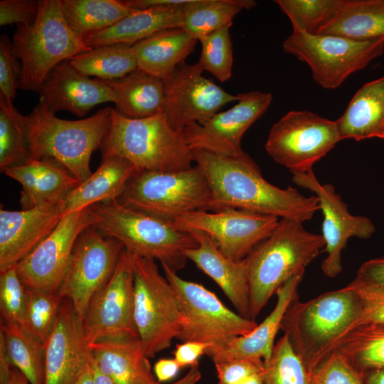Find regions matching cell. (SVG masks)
Segmentation results:
<instances>
[{
	"instance_id": "6da1fadb",
	"label": "cell",
	"mask_w": 384,
	"mask_h": 384,
	"mask_svg": "<svg viewBox=\"0 0 384 384\" xmlns=\"http://www.w3.org/2000/svg\"><path fill=\"white\" fill-rule=\"evenodd\" d=\"M192 154L210 188L209 211L235 208L304 223L319 210L315 195L308 197L295 188H281L269 183L246 153L226 156L192 150Z\"/></svg>"
},
{
	"instance_id": "7a4b0ae2",
	"label": "cell",
	"mask_w": 384,
	"mask_h": 384,
	"mask_svg": "<svg viewBox=\"0 0 384 384\" xmlns=\"http://www.w3.org/2000/svg\"><path fill=\"white\" fill-rule=\"evenodd\" d=\"M303 223L281 218L272 233L244 259L250 292V319L255 320L270 299L295 274L305 271L325 248L321 235Z\"/></svg>"
},
{
	"instance_id": "3957f363",
	"label": "cell",
	"mask_w": 384,
	"mask_h": 384,
	"mask_svg": "<svg viewBox=\"0 0 384 384\" xmlns=\"http://www.w3.org/2000/svg\"><path fill=\"white\" fill-rule=\"evenodd\" d=\"M360 314L358 298L348 284L306 302L294 299L280 330L311 373L356 326Z\"/></svg>"
},
{
	"instance_id": "277c9868",
	"label": "cell",
	"mask_w": 384,
	"mask_h": 384,
	"mask_svg": "<svg viewBox=\"0 0 384 384\" xmlns=\"http://www.w3.org/2000/svg\"><path fill=\"white\" fill-rule=\"evenodd\" d=\"M90 226L120 242L132 255L159 260L177 272L186 265L183 252L198 242L189 232L166 221L136 210L118 200L88 207Z\"/></svg>"
},
{
	"instance_id": "5b68a950",
	"label": "cell",
	"mask_w": 384,
	"mask_h": 384,
	"mask_svg": "<svg viewBox=\"0 0 384 384\" xmlns=\"http://www.w3.org/2000/svg\"><path fill=\"white\" fill-rule=\"evenodd\" d=\"M111 115L112 108L105 107L82 119H62L39 102L26 116L31 157L52 159L84 182L92 174L90 158L108 132Z\"/></svg>"
},
{
	"instance_id": "8992f818",
	"label": "cell",
	"mask_w": 384,
	"mask_h": 384,
	"mask_svg": "<svg viewBox=\"0 0 384 384\" xmlns=\"http://www.w3.org/2000/svg\"><path fill=\"white\" fill-rule=\"evenodd\" d=\"M100 148L102 158L119 156L139 171H175L193 167L192 149L183 132L170 126L164 112L129 119L112 108L109 129Z\"/></svg>"
},
{
	"instance_id": "52a82bcc",
	"label": "cell",
	"mask_w": 384,
	"mask_h": 384,
	"mask_svg": "<svg viewBox=\"0 0 384 384\" xmlns=\"http://www.w3.org/2000/svg\"><path fill=\"white\" fill-rule=\"evenodd\" d=\"M12 43L22 66L18 89L36 92L56 65L92 48L68 24L61 0H41L37 18L17 25Z\"/></svg>"
},
{
	"instance_id": "ba28073f",
	"label": "cell",
	"mask_w": 384,
	"mask_h": 384,
	"mask_svg": "<svg viewBox=\"0 0 384 384\" xmlns=\"http://www.w3.org/2000/svg\"><path fill=\"white\" fill-rule=\"evenodd\" d=\"M118 201L129 208L174 222L191 212L209 211L211 192L196 166L175 171H139Z\"/></svg>"
},
{
	"instance_id": "9c48e42d",
	"label": "cell",
	"mask_w": 384,
	"mask_h": 384,
	"mask_svg": "<svg viewBox=\"0 0 384 384\" xmlns=\"http://www.w3.org/2000/svg\"><path fill=\"white\" fill-rule=\"evenodd\" d=\"M161 267L180 304L182 323L177 338L181 342L208 343V356L257 326L255 320L230 310L204 286L181 278L166 265Z\"/></svg>"
},
{
	"instance_id": "30bf717a",
	"label": "cell",
	"mask_w": 384,
	"mask_h": 384,
	"mask_svg": "<svg viewBox=\"0 0 384 384\" xmlns=\"http://www.w3.org/2000/svg\"><path fill=\"white\" fill-rule=\"evenodd\" d=\"M132 256L134 323L146 354L154 358L177 338L182 323L181 307L156 260Z\"/></svg>"
},
{
	"instance_id": "8fae6325",
	"label": "cell",
	"mask_w": 384,
	"mask_h": 384,
	"mask_svg": "<svg viewBox=\"0 0 384 384\" xmlns=\"http://www.w3.org/2000/svg\"><path fill=\"white\" fill-rule=\"evenodd\" d=\"M282 48L309 65L317 84L334 90L383 53L384 37L356 41L293 30L283 41Z\"/></svg>"
},
{
	"instance_id": "7c38bea8",
	"label": "cell",
	"mask_w": 384,
	"mask_h": 384,
	"mask_svg": "<svg viewBox=\"0 0 384 384\" xmlns=\"http://www.w3.org/2000/svg\"><path fill=\"white\" fill-rule=\"evenodd\" d=\"M341 141L336 121L314 112L290 111L270 129L265 150L292 174L313 170V166Z\"/></svg>"
},
{
	"instance_id": "4fadbf2b",
	"label": "cell",
	"mask_w": 384,
	"mask_h": 384,
	"mask_svg": "<svg viewBox=\"0 0 384 384\" xmlns=\"http://www.w3.org/2000/svg\"><path fill=\"white\" fill-rule=\"evenodd\" d=\"M123 249L120 242L92 226L78 237L57 294L71 303L80 319L112 277Z\"/></svg>"
},
{
	"instance_id": "5bb4252c",
	"label": "cell",
	"mask_w": 384,
	"mask_h": 384,
	"mask_svg": "<svg viewBox=\"0 0 384 384\" xmlns=\"http://www.w3.org/2000/svg\"><path fill=\"white\" fill-rule=\"evenodd\" d=\"M134 302L132 256L124 248L114 273L92 297L81 319L87 344L105 339L139 338Z\"/></svg>"
},
{
	"instance_id": "9a60e30c",
	"label": "cell",
	"mask_w": 384,
	"mask_h": 384,
	"mask_svg": "<svg viewBox=\"0 0 384 384\" xmlns=\"http://www.w3.org/2000/svg\"><path fill=\"white\" fill-rule=\"evenodd\" d=\"M279 221L274 215L227 208L191 212L172 223L186 232L203 233L225 256L240 261L272 233Z\"/></svg>"
},
{
	"instance_id": "2e32d148",
	"label": "cell",
	"mask_w": 384,
	"mask_h": 384,
	"mask_svg": "<svg viewBox=\"0 0 384 384\" xmlns=\"http://www.w3.org/2000/svg\"><path fill=\"white\" fill-rule=\"evenodd\" d=\"M203 71L198 63H183L164 80V114L175 130L182 132L191 124H203L225 105L237 101V95L205 78Z\"/></svg>"
},
{
	"instance_id": "e0dca14e",
	"label": "cell",
	"mask_w": 384,
	"mask_h": 384,
	"mask_svg": "<svg viewBox=\"0 0 384 384\" xmlns=\"http://www.w3.org/2000/svg\"><path fill=\"white\" fill-rule=\"evenodd\" d=\"M272 101L268 92L252 91L238 93L237 103L218 112L203 124H193L183 129L192 150H203L226 156H239L245 152L241 142L247 130L267 111Z\"/></svg>"
},
{
	"instance_id": "ac0fdd59",
	"label": "cell",
	"mask_w": 384,
	"mask_h": 384,
	"mask_svg": "<svg viewBox=\"0 0 384 384\" xmlns=\"http://www.w3.org/2000/svg\"><path fill=\"white\" fill-rule=\"evenodd\" d=\"M90 226L88 208L65 214L55 230L16 266L23 284L57 293L75 242Z\"/></svg>"
},
{
	"instance_id": "d6986e66",
	"label": "cell",
	"mask_w": 384,
	"mask_h": 384,
	"mask_svg": "<svg viewBox=\"0 0 384 384\" xmlns=\"http://www.w3.org/2000/svg\"><path fill=\"white\" fill-rule=\"evenodd\" d=\"M292 181L314 193L322 211V236L327 255L321 264L323 273L334 278L342 271L341 254L348 239L356 237L368 239L375 233L372 221L362 215H353L348 205L331 184L321 183L313 170L305 173H293Z\"/></svg>"
},
{
	"instance_id": "ffe728a7",
	"label": "cell",
	"mask_w": 384,
	"mask_h": 384,
	"mask_svg": "<svg viewBox=\"0 0 384 384\" xmlns=\"http://www.w3.org/2000/svg\"><path fill=\"white\" fill-rule=\"evenodd\" d=\"M63 202L21 210L0 209V272L16 267L57 227Z\"/></svg>"
},
{
	"instance_id": "44dd1931",
	"label": "cell",
	"mask_w": 384,
	"mask_h": 384,
	"mask_svg": "<svg viewBox=\"0 0 384 384\" xmlns=\"http://www.w3.org/2000/svg\"><path fill=\"white\" fill-rule=\"evenodd\" d=\"M45 348L44 384H75L89 361L90 348L81 319L66 299Z\"/></svg>"
},
{
	"instance_id": "7402d4cb",
	"label": "cell",
	"mask_w": 384,
	"mask_h": 384,
	"mask_svg": "<svg viewBox=\"0 0 384 384\" xmlns=\"http://www.w3.org/2000/svg\"><path fill=\"white\" fill-rule=\"evenodd\" d=\"M38 92L39 102L53 114L65 110L84 117L97 105L115 102L113 90L104 80L82 75L69 60L50 72Z\"/></svg>"
},
{
	"instance_id": "603a6c76",
	"label": "cell",
	"mask_w": 384,
	"mask_h": 384,
	"mask_svg": "<svg viewBox=\"0 0 384 384\" xmlns=\"http://www.w3.org/2000/svg\"><path fill=\"white\" fill-rule=\"evenodd\" d=\"M2 172L22 186L19 202L23 210L58 204L80 184L68 169L52 159L30 157Z\"/></svg>"
},
{
	"instance_id": "cb8c5ba5",
	"label": "cell",
	"mask_w": 384,
	"mask_h": 384,
	"mask_svg": "<svg viewBox=\"0 0 384 384\" xmlns=\"http://www.w3.org/2000/svg\"><path fill=\"white\" fill-rule=\"evenodd\" d=\"M305 271L289 279L277 292V302L269 315L249 334L236 337L223 348L208 355L214 363L239 358L267 362L271 357L274 339L289 304L298 298L297 289Z\"/></svg>"
},
{
	"instance_id": "d4e9b609",
	"label": "cell",
	"mask_w": 384,
	"mask_h": 384,
	"mask_svg": "<svg viewBox=\"0 0 384 384\" xmlns=\"http://www.w3.org/2000/svg\"><path fill=\"white\" fill-rule=\"evenodd\" d=\"M189 233L196 239L198 245L183 252L187 260L219 286L240 315L250 319V292L244 259L231 260L221 253L203 233Z\"/></svg>"
},
{
	"instance_id": "484cf974",
	"label": "cell",
	"mask_w": 384,
	"mask_h": 384,
	"mask_svg": "<svg viewBox=\"0 0 384 384\" xmlns=\"http://www.w3.org/2000/svg\"><path fill=\"white\" fill-rule=\"evenodd\" d=\"M90 348L100 370L116 384H160L139 338L101 340Z\"/></svg>"
},
{
	"instance_id": "4316f807",
	"label": "cell",
	"mask_w": 384,
	"mask_h": 384,
	"mask_svg": "<svg viewBox=\"0 0 384 384\" xmlns=\"http://www.w3.org/2000/svg\"><path fill=\"white\" fill-rule=\"evenodd\" d=\"M187 3L136 10L112 26L82 38L91 48L116 43L134 45L161 30L182 28Z\"/></svg>"
},
{
	"instance_id": "83f0119b",
	"label": "cell",
	"mask_w": 384,
	"mask_h": 384,
	"mask_svg": "<svg viewBox=\"0 0 384 384\" xmlns=\"http://www.w3.org/2000/svg\"><path fill=\"white\" fill-rule=\"evenodd\" d=\"M197 41L183 28L158 31L132 45L137 68L165 80L194 51Z\"/></svg>"
},
{
	"instance_id": "f1b7e54d",
	"label": "cell",
	"mask_w": 384,
	"mask_h": 384,
	"mask_svg": "<svg viewBox=\"0 0 384 384\" xmlns=\"http://www.w3.org/2000/svg\"><path fill=\"white\" fill-rule=\"evenodd\" d=\"M139 171L131 162L116 155L102 158L97 169L63 201L64 214L95 203L118 200L129 181Z\"/></svg>"
},
{
	"instance_id": "f546056e",
	"label": "cell",
	"mask_w": 384,
	"mask_h": 384,
	"mask_svg": "<svg viewBox=\"0 0 384 384\" xmlns=\"http://www.w3.org/2000/svg\"><path fill=\"white\" fill-rule=\"evenodd\" d=\"M336 123L341 140L384 139V76L361 87Z\"/></svg>"
},
{
	"instance_id": "4dcf8cb0",
	"label": "cell",
	"mask_w": 384,
	"mask_h": 384,
	"mask_svg": "<svg viewBox=\"0 0 384 384\" xmlns=\"http://www.w3.org/2000/svg\"><path fill=\"white\" fill-rule=\"evenodd\" d=\"M104 80L113 90L114 110L122 116L143 119L164 112L166 100L164 80L137 68L122 78Z\"/></svg>"
},
{
	"instance_id": "1f68e13d",
	"label": "cell",
	"mask_w": 384,
	"mask_h": 384,
	"mask_svg": "<svg viewBox=\"0 0 384 384\" xmlns=\"http://www.w3.org/2000/svg\"><path fill=\"white\" fill-rule=\"evenodd\" d=\"M317 35L356 41L384 37V0H341L334 17Z\"/></svg>"
},
{
	"instance_id": "d6a6232c",
	"label": "cell",
	"mask_w": 384,
	"mask_h": 384,
	"mask_svg": "<svg viewBox=\"0 0 384 384\" xmlns=\"http://www.w3.org/2000/svg\"><path fill=\"white\" fill-rule=\"evenodd\" d=\"M0 344L30 384H44L46 348L42 341L21 325L1 320Z\"/></svg>"
},
{
	"instance_id": "836d02e7",
	"label": "cell",
	"mask_w": 384,
	"mask_h": 384,
	"mask_svg": "<svg viewBox=\"0 0 384 384\" xmlns=\"http://www.w3.org/2000/svg\"><path fill=\"white\" fill-rule=\"evenodd\" d=\"M61 7L69 26L82 38L105 30L136 11L118 0H61Z\"/></svg>"
},
{
	"instance_id": "e575fe53",
	"label": "cell",
	"mask_w": 384,
	"mask_h": 384,
	"mask_svg": "<svg viewBox=\"0 0 384 384\" xmlns=\"http://www.w3.org/2000/svg\"><path fill=\"white\" fill-rule=\"evenodd\" d=\"M69 62L82 75L106 80L122 78L137 68L133 46L126 43L95 47L75 55Z\"/></svg>"
},
{
	"instance_id": "d590c367",
	"label": "cell",
	"mask_w": 384,
	"mask_h": 384,
	"mask_svg": "<svg viewBox=\"0 0 384 384\" xmlns=\"http://www.w3.org/2000/svg\"><path fill=\"white\" fill-rule=\"evenodd\" d=\"M255 5L252 0H189L184 6L182 28L198 41L232 24L242 9H250Z\"/></svg>"
},
{
	"instance_id": "8d00e7d4",
	"label": "cell",
	"mask_w": 384,
	"mask_h": 384,
	"mask_svg": "<svg viewBox=\"0 0 384 384\" xmlns=\"http://www.w3.org/2000/svg\"><path fill=\"white\" fill-rule=\"evenodd\" d=\"M335 349L363 374L384 369V324L356 326L341 338Z\"/></svg>"
},
{
	"instance_id": "74e56055",
	"label": "cell",
	"mask_w": 384,
	"mask_h": 384,
	"mask_svg": "<svg viewBox=\"0 0 384 384\" xmlns=\"http://www.w3.org/2000/svg\"><path fill=\"white\" fill-rule=\"evenodd\" d=\"M14 100L0 95V169L23 163L31 156L27 140L26 116Z\"/></svg>"
},
{
	"instance_id": "f35d334b",
	"label": "cell",
	"mask_w": 384,
	"mask_h": 384,
	"mask_svg": "<svg viewBox=\"0 0 384 384\" xmlns=\"http://www.w3.org/2000/svg\"><path fill=\"white\" fill-rule=\"evenodd\" d=\"M264 363L265 384H311L310 371L284 334L274 344L270 358Z\"/></svg>"
},
{
	"instance_id": "ab89813d",
	"label": "cell",
	"mask_w": 384,
	"mask_h": 384,
	"mask_svg": "<svg viewBox=\"0 0 384 384\" xmlns=\"http://www.w3.org/2000/svg\"><path fill=\"white\" fill-rule=\"evenodd\" d=\"M289 18L293 30L317 35L336 14L341 0H277Z\"/></svg>"
},
{
	"instance_id": "60d3db41",
	"label": "cell",
	"mask_w": 384,
	"mask_h": 384,
	"mask_svg": "<svg viewBox=\"0 0 384 384\" xmlns=\"http://www.w3.org/2000/svg\"><path fill=\"white\" fill-rule=\"evenodd\" d=\"M26 289L28 304L22 326L45 344L53 331L65 299L57 293Z\"/></svg>"
},
{
	"instance_id": "b9f144b4",
	"label": "cell",
	"mask_w": 384,
	"mask_h": 384,
	"mask_svg": "<svg viewBox=\"0 0 384 384\" xmlns=\"http://www.w3.org/2000/svg\"><path fill=\"white\" fill-rule=\"evenodd\" d=\"M231 26L227 25L198 39L201 45L198 63L221 82L228 81L233 73Z\"/></svg>"
},
{
	"instance_id": "7bdbcfd3",
	"label": "cell",
	"mask_w": 384,
	"mask_h": 384,
	"mask_svg": "<svg viewBox=\"0 0 384 384\" xmlns=\"http://www.w3.org/2000/svg\"><path fill=\"white\" fill-rule=\"evenodd\" d=\"M28 304L26 287L16 267L0 272L1 320L23 326Z\"/></svg>"
},
{
	"instance_id": "ee69618b",
	"label": "cell",
	"mask_w": 384,
	"mask_h": 384,
	"mask_svg": "<svg viewBox=\"0 0 384 384\" xmlns=\"http://www.w3.org/2000/svg\"><path fill=\"white\" fill-rule=\"evenodd\" d=\"M311 384H363V374L334 349L311 373Z\"/></svg>"
},
{
	"instance_id": "f6af8a7d",
	"label": "cell",
	"mask_w": 384,
	"mask_h": 384,
	"mask_svg": "<svg viewBox=\"0 0 384 384\" xmlns=\"http://www.w3.org/2000/svg\"><path fill=\"white\" fill-rule=\"evenodd\" d=\"M348 285L356 292L361 304L360 316L354 327L366 323L384 324V286L356 278Z\"/></svg>"
},
{
	"instance_id": "bcb514c9",
	"label": "cell",
	"mask_w": 384,
	"mask_h": 384,
	"mask_svg": "<svg viewBox=\"0 0 384 384\" xmlns=\"http://www.w3.org/2000/svg\"><path fill=\"white\" fill-rule=\"evenodd\" d=\"M22 75L21 61L12 41L6 35L0 37V95L14 100Z\"/></svg>"
},
{
	"instance_id": "7dc6e473",
	"label": "cell",
	"mask_w": 384,
	"mask_h": 384,
	"mask_svg": "<svg viewBox=\"0 0 384 384\" xmlns=\"http://www.w3.org/2000/svg\"><path fill=\"white\" fill-rule=\"evenodd\" d=\"M218 384H235L265 370L263 361L239 358L214 363Z\"/></svg>"
},
{
	"instance_id": "c3c4849f",
	"label": "cell",
	"mask_w": 384,
	"mask_h": 384,
	"mask_svg": "<svg viewBox=\"0 0 384 384\" xmlns=\"http://www.w3.org/2000/svg\"><path fill=\"white\" fill-rule=\"evenodd\" d=\"M41 0H1L0 25H30L38 16Z\"/></svg>"
},
{
	"instance_id": "681fc988",
	"label": "cell",
	"mask_w": 384,
	"mask_h": 384,
	"mask_svg": "<svg viewBox=\"0 0 384 384\" xmlns=\"http://www.w3.org/2000/svg\"><path fill=\"white\" fill-rule=\"evenodd\" d=\"M209 348V344L202 342H182L176 345L174 351V359L181 367L191 366L198 363V358L206 354Z\"/></svg>"
},
{
	"instance_id": "f907efd6",
	"label": "cell",
	"mask_w": 384,
	"mask_h": 384,
	"mask_svg": "<svg viewBox=\"0 0 384 384\" xmlns=\"http://www.w3.org/2000/svg\"><path fill=\"white\" fill-rule=\"evenodd\" d=\"M356 279L384 286V256L363 262L357 271Z\"/></svg>"
},
{
	"instance_id": "816d5d0a",
	"label": "cell",
	"mask_w": 384,
	"mask_h": 384,
	"mask_svg": "<svg viewBox=\"0 0 384 384\" xmlns=\"http://www.w3.org/2000/svg\"><path fill=\"white\" fill-rule=\"evenodd\" d=\"M0 384H30L26 377L9 361L0 344Z\"/></svg>"
},
{
	"instance_id": "f5cc1de1",
	"label": "cell",
	"mask_w": 384,
	"mask_h": 384,
	"mask_svg": "<svg viewBox=\"0 0 384 384\" xmlns=\"http://www.w3.org/2000/svg\"><path fill=\"white\" fill-rule=\"evenodd\" d=\"M180 368V365L174 358H162L154 364V373L159 383L165 382L174 378Z\"/></svg>"
},
{
	"instance_id": "db71d44e",
	"label": "cell",
	"mask_w": 384,
	"mask_h": 384,
	"mask_svg": "<svg viewBox=\"0 0 384 384\" xmlns=\"http://www.w3.org/2000/svg\"><path fill=\"white\" fill-rule=\"evenodd\" d=\"M188 0H126L123 2L129 7L142 10L155 7L171 6L184 4Z\"/></svg>"
},
{
	"instance_id": "11a10c76",
	"label": "cell",
	"mask_w": 384,
	"mask_h": 384,
	"mask_svg": "<svg viewBox=\"0 0 384 384\" xmlns=\"http://www.w3.org/2000/svg\"><path fill=\"white\" fill-rule=\"evenodd\" d=\"M201 378L198 363L190 366L188 371L178 380L171 384H196Z\"/></svg>"
},
{
	"instance_id": "9f6ffc18",
	"label": "cell",
	"mask_w": 384,
	"mask_h": 384,
	"mask_svg": "<svg viewBox=\"0 0 384 384\" xmlns=\"http://www.w3.org/2000/svg\"><path fill=\"white\" fill-rule=\"evenodd\" d=\"M89 361L92 368L94 381L95 384H116L110 378H109L100 370L95 361H94L91 355V352L89 357Z\"/></svg>"
},
{
	"instance_id": "6f0895ef",
	"label": "cell",
	"mask_w": 384,
	"mask_h": 384,
	"mask_svg": "<svg viewBox=\"0 0 384 384\" xmlns=\"http://www.w3.org/2000/svg\"><path fill=\"white\" fill-rule=\"evenodd\" d=\"M75 384H95L90 361L85 366Z\"/></svg>"
},
{
	"instance_id": "680465c9",
	"label": "cell",
	"mask_w": 384,
	"mask_h": 384,
	"mask_svg": "<svg viewBox=\"0 0 384 384\" xmlns=\"http://www.w3.org/2000/svg\"><path fill=\"white\" fill-rule=\"evenodd\" d=\"M366 384H384V369L368 373Z\"/></svg>"
},
{
	"instance_id": "91938a15",
	"label": "cell",
	"mask_w": 384,
	"mask_h": 384,
	"mask_svg": "<svg viewBox=\"0 0 384 384\" xmlns=\"http://www.w3.org/2000/svg\"><path fill=\"white\" fill-rule=\"evenodd\" d=\"M263 373H257L235 384H265Z\"/></svg>"
}]
</instances>
